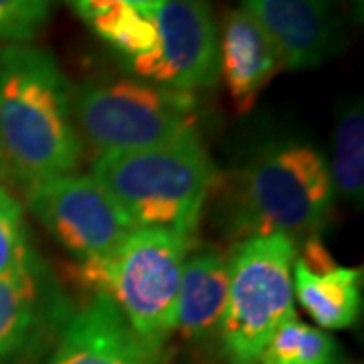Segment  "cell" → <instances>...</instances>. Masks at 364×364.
I'll return each instance as SVG.
<instances>
[{"label": "cell", "instance_id": "3957f363", "mask_svg": "<svg viewBox=\"0 0 364 364\" xmlns=\"http://www.w3.org/2000/svg\"><path fill=\"white\" fill-rule=\"evenodd\" d=\"M90 174L134 229H164L186 237H195L217 176L196 134L146 150L100 154Z\"/></svg>", "mask_w": 364, "mask_h": 364}, {"label": "cell", "instance_id": "ac0fdd59", "mask_svg": "<svg viewBox=\"0 0 364 364\" xmlns=\"http://www.w3.org/2000/svg\"><path fill=\"white\" fill-rule=\"evenodd\" d=\"M49 0H0V41L26 45L49 18Z\"/></svg>", "mask_w": 364, "mask_h": 364}, {"label": "cell", "instance_id": "5bb4252c", "mask_svg": "<svg viewBox=\"0 0 364 364\" xmlns=\"http://www.w3.org/2000/svg\"><path fill=\"white\" fill-rule=\"evenodd\" d=\"M294 296L312 316L320 330L350 328L363 308V272L356 267H330L312 272L301 261H294Z\"/></svg>", "mask_w": 364, "mask_h": 364}, {"label": "cell", "instance_id": "e0dca14e", "mask_svg": "<svg viewBox=\"0 0 364 364\" xmlns=\"http://www.w3.org/2000/svg\"><path fill=\"white\" fill-rule=\"evenodd\" d=\"M156 13H146L124 4L100 9L83 21L116 51L132 59L150 53L156 47Z\"/></svg>", "mask_w": 364, "mask_h": 364}, {"label": "cell", "instance_id": "7a4b0ae2", "mask_svg": "<svg viewBox=\"0 0 364 364\" xmlns=\"http://www.w3.org/2000/svg\"><path fill=\"white\" fill-rule=\"evenodd\" d=\"M73 93L51 51L0 47V148L14 182L25 188L77 170L83 138Z\"/></svg>", "mask_w": 364, "mask_h": 364}, {"label": "cell", "instance_id": "8fae6325", "mask_svg": "<svg viewBox=\"0 0 364 364\" xmlns=\"http://www.w3.org/2000/svg\"><path fill=\"white\" fill-rule=\"evenodd\" d=\"M241 9L269 35L286 69H314L334 51V0H241Z\"/></svg>", "mask_w": 364, "mask_h": 364}, {"label": "cell", "instance_id": "2e32d148", "mask_svg": "<svg viewBox=\"0 0 364 364\" xmlns=\"http://www.w3.org/2000/svg\"><path fill=\"white\" fill-rule=\"evenodd\" d=\"M257 364H346V356L328 332L294 318L265 344Z\"/></svg>", "mask_w": 364, "mask_h": 364}, {"label": "cell", "instance_id": "d6986e66", "mask_svg": "<svg viewBox=\"0 0 364 364\" xmlns=\"http://www.w3.org/2000/svg\"><path fill=\"white\" fill-rule=\"evenodd\" d=\"M31 251L25 210L4 186H0V273L13 269Z\"/></svg>", "mask_w": 364, "mask_h": 364}, {"label": "cell", "instance_id": "5b68a950", "mask_svg": "<svg viewBox=\"0 0 364 364\" xmlns=\"http://www.w3.org/2000/svg\"><path fill=\"white\" fill-rule=\"evenodd\" d=\"M296 241L286 235L237 243L229 257V289L217 332L227 364H257L273 334L296 318Z\"/></svg>", "mask_w": 364, "mask_h": 364}, {"label": "cell", "instance_id": "ba28073f", "mask_svg": "<svg viewBox=\"0 0 364 364\" xmlns=\"http://www.w3.org/2000/svg\"><path fill=\"white\" fill-rule=\"evenodd\" d=\"M154 18L156 47L132 59V69L170 90H210L219 79V31L208 0H166Z\"/></svg>", "mask_w": 364, "mask_h": 364}, {"label": "cell", "instance_id": "4fadbf2b", "mask_svg": "<svg viewBox=\"0 0 364 364\" xmlns=\"http://www.w3.org/2000/svg\"><path fill=\"white\" fill-rule=\"evenodd\" d=\"M229 289V257L215 247L191 251L184 261L174 330L203 342L217 336Z\"/></svg>", "mask_w": 364, "mask_h": 364}, {"label": "cell", "instance_id": "9c48e42d", "mask_svg": "<svg viewBox=\"0 0 364 364\" xmlns=\"http://www.w3.org/2000/svg\"><path fill=\"white\" fill-rule=\"evenodd\" d=\"M73 314L65 291L35 249L0 273V364H33Z\"/></svg>", "mask_w": 364, "mask_h": 364}, {"label": "cell", "instance_id": "44dd1931", "mask_svg": "<svg viewBox=\"0 0 364 364\" xmlns=\"http://www.w3.org/2000/svg\"><path fill=\"white\" fill-rule=\"evenodd\" d=\"M0 181H13V174H11V168L6 164V158L2 154V148H0Z\"/></svg>", "mask_w": 364, "mask_h": 364}, {"label": "cell", "instance_id": "30bf717a", "mask_svg": "<svg viewBox=\"0 0 364 364\" xmlns=\"http://www.w3.org/2000/svg\"><path fill=\"white\" fill-rule=\"evenodd\" d=\"M162 352L134 332L112 299L91 296L69 316L47 364H160Z\"/></svg>", "mask_w": 364, "mask_h": 364}, {"label": "cell", "instance_id": "8992f818", "mask_svg": "<svg viewBox=\"0 0 364 364\" xmlns=\"http://www.w3.org/2000/svg\"><path fill=\"white\" fill-rule=\"evenodd\" d=\"M73 116L100 154L134 152L196 134L198 102L196 93L150 81H93L73 93Z\"/></svg>", "mask_w": 364, "mask_h": 364}, {"label": "cell", "instance_id": "52a82bcc", "mask_svg": "<svg viewBox=\"0 0 364 364\" xmlns=\"http://www.w3.org/2000/svg\"><path fill=\"white\" fill-rule=\"evenodd\" d=\"M26 205L75 261L105 257L134 231L91 174H63L25 188Z\"/></svg>", "mask_w": 364, "mask_h": 364}, {"label": "cell", "instance_id": "277c9868", "mask_svg": "<svg viewBox=\"0 0 364 364\" xmlns=\"http://www.w3.org/2000/svg\"><path fill=\"white\" fill-rule=\"evenodd\" d=\"M195 237L164 229H134L109 255L81 259L71 279L91 296L109 298L134 332L164 350L174 332L182 269Z\"/></svg>", "mask_w": 364, "mask_h": 364}, {"label": "cell", "instance_id": "7c38bea8", "mask_svg": "<svg viewBox=\"0 0 364 364\" xmlns=\"http://www.w3.org/2000/svg\"><path fill=\"white\" fill-rule=\"evenodd\" d=\"M284 67L269 35L243 9L225 14L219 41V73L239 114L249 112L259 93Z\"/></svg>", "mask_w": 364, "mask_h": 364}, {"label": "cell", "instance_id": "9a60e30c", "mask_svg": "<svg viewBox=\"0 0 364 364\" xmlns=\"http://www.w3.org/2000/svg\"><path fill=\"white\" fill-rule=\"evenodd\" d=\"M328 172L334 196L363 203L364 195V112L363 102H352L338 117Z\"/></svg>", "mask_w": 364, "mask_h": 364}, {"label": "cell", "instance_id": "ffe728a7", "mask_svg": "<svg viewBox=\"0 0 364 364\" xmlns=\"http://www.w3.org/2000/svg\"><path fill=\"white\" fill-rule=\"evenodd\" d=\"M164 2L166 0H69V4L75 9V13L81 18L90 16L91 13H95L100 9L112 6V4H124V6L138 9V11H146V13H156Z\"/></svg>", "mask_w": 364, "mask_h": 364}, {"label": "cell", "instance_id": "6da1fadb", "mask_svg": "<svg viewBox=\"0 0 364 364\" xmlns=\"http://www.w3.org/2000/svg\"><path fill=\"white\" fill-rule=\"evenodd\" d=\"M217 223L231 241L322 231L334 205L328 158L310 142L286 138L261 146L241 168L215 176Z\"/></svg>", "mask_w": 364, "mask_h": 364}]
</instances>
